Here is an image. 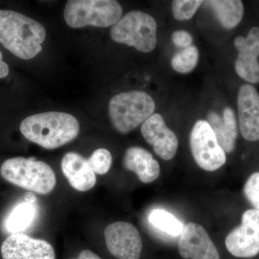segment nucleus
Here are the masks:
<instances>
[{
  "label": "nucleus",
  "instance_id": "f257e3e1",
  "mask_svg": "<svg viewBox=\"0 0 259 259\" xmlns=\"http://www.w3.org/2000/svg\"><path fill=\"white\" fill-rule=\"evenodd\" d=\"M46 37L41 23L13 10H0V44L19 59L35 57Z\"/></svg>",
  "mask_w": 259,
  "mask_h": 259
},
{
  "label": "nucleus",
  "instance_id": "f03ea898",
  "mask_svg": "<svg viewBox=\"0 0 259 259\" xmlns=\"http://www.w3.org/2000/svg\"><path fill=\"white\" fill-rule=\"evenodd\" d=\"M20 132L29 141L47 149H55L71 142L79 134V121L61 112H47L27 117Z\"/></svg>",
  "mask_w": 259,
  "mask_h": 259
},
{
  "label": "nucleus",
  "instance_id": "7ed1b4c3",
  "mask_svg": "<svg viewBox=\"0 0 259 259\" xmlns=\"http://www.w3.org/2000/svg\"><path fill=\"white\" fill-rule=\"evenodd\" d=\"M0 174L10 183L37 194L50 193L56 185L51 167L35 158H9L2 165Z\"/></svg>",
  "mask_w": 259,
  "mask_h": 259
},
{
  "label": "nucleus",
  "instance_id": "20e7f679",
  "mask_svg": "<svg viewBox=\"0 0 259 259\" xmlns=\"http://www.w3.org/2000/svg\"><path fill=\"white\" fill-rule=\"evenodd\" d=\"M156 104L143 91L118 94L109 102V116L118 132L126 134L144 124L154 113Z\"/></svg>",
  "mask_w": 259,
  "mask_h": 259
},
{
  "label": "nucleus",
  "instance_id": "39448f33",
  "mask_svg": "<svg viewBox=\"0 0 259 259\" xmlns=\"http://www.w3.org/2000/svg\"><path fill=\"white\" fill-rule=\"evenodd\" d=\"M120 3L114 0H70L64 12L65 21L72 28H107L122 18Z\"/></svg>",
  "mask_w": 259,
  "mask_h": 259
},
{
  "label": "nucleus",
  "instance_id": "423d86ee",
  "mask_svg": "<svg viewBox=\"0 0 259 259\" xmlns=\"http://www.w3.org/2000/svg\"><path fill=\"white\" fill-rule=\"evenodd\" d=\"M157 24L151 15L134 10L120 18L110 30L114 41L134 47L143 53L154 50Z\"/></svg>",
  "mask_w": 259,
  "mask_h": 259
},
{
  "label": "nucleus",
  "instance_id": "0eeeda50",
  "mask_svg": "<svg viewBox=\"0 0 259 259\" xmlns=\"http://www.w3.org/2000/svg\"><path fill=\"white\" fill-rule=\"evenodd\" d=\"M190 144L192 156L202 169L215 171L226 163V152L218 144L207 121L200 120L194 124Z\"/></svg>",
  "mask_w": 259,
  "mask_h": 259
},
{
  "label": "nucleus",
  "instance_id": "6e6552de",
  "mask_svg": "<svg viewBox=\"0 0 259 259\" xmlns=\"http://www.w3.org/2000/svg\"><path fill=\"white\" fill-rule=\"evenodd\" d=\"M228 251L238 258H252L259 253V211L248 209L242 216L241 226L226 237Z\"/></svg>",
  "mask_w": 259,
  "mask_h": 259
},
{
  "label": "nucleus",
  "instance_id": "1a4fd4ad",
  "mask_svg": "<svg viewBox=\"0 0 259 259\" xmlns=\"http://www.w3.org/2000/svg\"><path fill=\"white\" fill-rule=\"evenodd\" d=\"M107 250L118 259H139L143 243L137 228L127 222L119 221L105 228Z\"/></svg>",
  "mask_w": 259,
  "mask_h": 259
},
{
  "label": "nucleus",
  "instance_id": "9d476101",
  "mask_svg": "<svg viewBox=\"0 0 259 259\" xmlns=\"http://www.w3.org/2000/svg\"><path fill=\"white\" fill-rule=\"evenodd\" d=\"M3 259H55L54 248L49 242L24 234H13L1 246Z\"/></svg>",
  "mask_w": 259,
  "mask_h": 259
},
{
  "label": "nucleus",
  "instance_id": "9b49d317",
  "mask_svg": "<svg viewBox=\"0 0 259 259\" xmlns=\"http://www.w3.org/2000/svg\"><path fill=\"white\" fill-rule=\"evenodd\" d=\"M179 251L185 259H220L217 248L203 227L194 223L184 226Z\"/></svg>",
  "mask_w": 259,
  "mask_h": 259
},
{
  "label": "nucleus",
  "instance_id": "f8f14e48",
  "mask_svg": "<svg viewBox=\"0 0 259 259\" xmlns=\"http://www.w3.org/2000/svg\"><path fill=\"white\" fill-rule=\"evenodd\" d=\"M141 134L162 159L169 161L175 157L178 149V139L175 133L167 127L160 114L153 113L143 124Z\"/></svg>",
  "mask_w": 259,
  "mask_h": 259
},
{
  "label": "nucleus",
  "instance_id": "ddd939ff",
  "mask_svg": "<svg viewBox=\"0 0 259 259\" xmlns=\"http://www.w3.org/2000/svg\"><path fill=\"white\" fill-rule=\"evenodd\" d=\"M238 51L235 69L242 79L248 82H259V28L250 29L246 37L238 36L234 40Z\"/></svg>",
  "mask_w": 259,
  "mask_h": 259
},
{
  "label": "nucleus",
  "instance_id": "4468645a",
  "mask_svg": "<svg viewBox=\"0 0 259 259\" xmlns=\"http://www.w3.org/2000/svg\"><path fill=\"white\" fill-rule=\"evenodd\" d=\"M240 130L245 140H259V94L254 87L244 84L238 95Z\"/></svg>",
  "mask_w": 259,
  "mask_h": 259
},
{
  "label": "nucleus",
  "instance_id": "2eb2a0df",
  "mask_svg": "<svg viewBox=\"0 0 259 259\" xmlns=\"http://www.w3.org/2000/svg\"><path fill=\"white\" fill-rule=\"evenodd\" d=\"M61 169L71 187L79 192L91 190L96 184V175L88 160L77 153L69 152L64 155Z\"/></svg>",
  "mask_w": 259,
  "mask_h": 259
},
{
  "label": "nucleus",
  "instance_id": "dca6fc26",
  "mask_svg": "<svg viewBox=\"0 0 259 259\" xmlns=\"http://www.w3.org/2000/svg\"><path fill=\"white\" fill-rule=\"evenodd\" d=\"M126 169L136 174L141 182L148 184L156 180L160 175V165L152 154L144 148L134 146L126 151L123 158Z\"/></svg>",
  "mask_w": 259,
  "mask_h": 259
},
{
  "label": "nucleus",
  "instance_id": "f3484780",
  "mask_svg": "<svg viewBox=\"0 0 259 259\" xmlns=\"http://www.w3.org/2000/svg\"><path fill=\"white\" fill-rule=\"evenodd\" d=\"M207 120L218 144L225 152H233L238 136L236 116L233 110L230 107H226L223 110V117L216 112H210Z\"/></svg>",
  "mask_w": 259,
  "mask_h": 259
},
{
  "label": "nucleus",
  "instance_id": "a211bd4d",
  "mask_svg": "<svg viewBox=\"0 0 259 259\" xmlns=\"http://www.w3.org/2000/svg\"><path fill=\"white\" fill-rule=\"evenodd\" d=\"M203 3L212 9L223 28L227 30L236 28L244 14V7L240 0H211Z\"/></svg>",
  "mask_w": 259,
  "mask_h": 259
},
{
  "label": "nucleus",
  "instance_id": "6ab92c4d",
  "mask_svg": "<svg viewBox=\"0 0 259 259\" xmlns=\"http://www.w3.org/2000/svg\"><path fill=\"white\" fill-rule=\"evenodd\" d=\"M36 214L35 204L32 200L26 199L25 202L18 204L10 212L5 222V228L9 233L17 234L26 230Z\"/></svg>",
  "mask_w": 259,
  "mask_h": 259
},
{
  "label": "nucleus",
  "instance_id": "aec40b11",
  "mask_svg": "<svg viewBox=\"0 0 259 259\" xmlns=\"http://www.w3.org/2000/svg\"><path fill=\"white\" fill-rule=\"evenodd\" d=\"M150 223L155 228L172 236H180L184 226L175 216L163 209H154L150 213Z\"/></svg>",
  "mask_w": 259,
  "mask_h": 259
},
{
  "label": "nucleus",
  "instance_id": "412c9836",
  "mask_svg": "<svg viewBox=\"0 0 259 259\" xmlns=\"http://www.w3.org/2000/svg\"><path fill=\"white\" fill-rule=\"evenodd\" d=\"M198 49L194 46L182 49L174 56L171 66L175 71L181 74H188L193 71L198 63Z\"/></svg>",
  "mask_w": 259,
  "mask_h": 259
},
{
  "label": "nucleus",
  "instance_id": "4be33fe9",
  "mask_svg": "<svg viewBox=\"0 0 259 259\" xmlns=\"http://www.w3.org/2000/svg\"><path fill=\"white\" fill-rule=\"evenodd\" d=\"M202 3L201 0H175L172 3V13L177 20H190Z\"/></svg>",
  "mask_w": 259,
  "mask_h": 259
},
{
  "label": "nucleus",
  "instance_id": "5701e85b",
  "mask_svg": "<svg viewBox=\"0 0 259 259\" xmlns=\"http://www.w3.org/2000/svg\"><path fill=\"white\" fill-rule=\"evenodd\" d=\"M111 153L105 148H98L88 159L89 164L95 173L105 175L111 167Z\"/></svg>",
  "mask_w": 259,
  "mask_h": 259
},
{
  "label": "nucleus",
  "instance_id": "b1692460",
  "mask_svg": "<svg viewBox=\"0 0 259 259\" xmlns=\"http://www.w3.org/2000/svg\"><path fill=\"white\" fill-rule=\"evenodd\" d=\"M244 194L255 209L259 211V172L250 175L244 186Z\"/></svg>",
  "mask_w": 259,
  "mask_h": 259
},
{
  "label": "nucleus",
  "instance_id": "393cba45",
  "mask_svg": "<svg viewBox=\"0 0 259 259\" xmlns=\"http://www.w3.org/2000/svg\"><path fill=\"white\" fill-rule=\"evenodd\" d=\"M171 40L177 48L186 49L192 46L193 37L190 32L186 30H177L172 34Z\"/></svg>",
  "mask_w": 259,
  "mask_h": 259
},
{
  "label": "nucleus",
  "instance_id": "a878e982",
  "mask_svg": "<svg viewBox=\"0 0 259 259\" xmlns=\"http://www.w3.org/2000/svg\"><path fill=\"white\" fill-rule=\"evenodd\" d=\"M3 54L0 51V78H5L8 76L10 72L8 64L3 61Z\"/></svg>",
  "mask_w": 259,
  "mask_h": 259
},
{
  "label": "nucleus",
  "instance_id": "bb28decb",
  "mask_svg": "<svg viewBox=\"0 0 259 259\" xmlns=\"http://www.w3.org/2000/svg\"><path fill=\"white\" fill-rule=\"evenodd\" d=\"M76 259H102L90 250H83L80 253L79 257Z\"/></svg>",
  "mask_w": 259,
  "mask_h": 259
}]
</instances>
